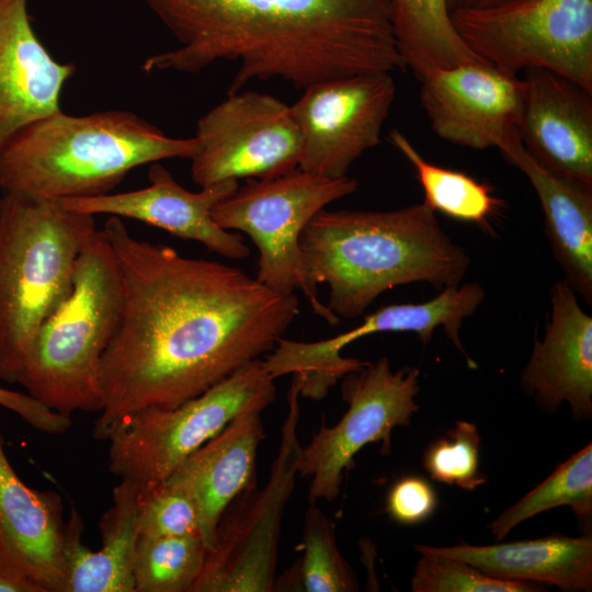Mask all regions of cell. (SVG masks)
I'll list each match as a JSON object with an SVG mask.
<instances>
[{
    "instance_id": "obj_1",
    "label": "cell",
    "mask_w": 592,
    "mask_h": 592,
    "mask_svg": "<svg viewBox=\"0 0 592 592\" xmlns=\"http://www.w3.org/2000/svg\"><path fill=\"white\" fill-rule=\"evenodd\" d=\"M102 229L121 266L124 304L101 362L95 440L107 441L137 411L177 407L260 358L299 314L294 293L238 267L140 240L119 217Z\"/></svg>"
},
{
    "instance_id": "obj_2",
    "label": "cell",
    "mask_w": 592,
    "mask_h": 592,
    "mask_svg": "<svg viewBox=\"0 0 592 592\" xmlns=\"http://www.w3.org/2000/svg\"><path fill=\"white\" fill-rule=\"evenodd\" d=\"M178 45L146 72H200L237 64L228 93L253 80L298 89L403 67L389 0H145Z\"/></svg>"
},
{
    "instance_id": "obj_3",
    "label": "cell",
    "mask_w": 592,
    "mask_h": 592,
    "mask_svg": "<svg viewBox=\"0 0 592 592\" xmlns=\"http://www.w3.org/2000/svg\"><path fill=\"white\" fill-rule=\"evenodd\" d=\"M299 244L309 281L329 286L327 307L346 319L399 285H458L470 262L423 204L385 212L323 208Z\"/></svg>"
},
{
    "instance_id": "obj_4",
    "label": "cell",
    "mask_w": 592,
    "mask_h": 592,
    "mask_svg": "<svg viewBox=\"0 0 592 592\" xmlns=\"http://www.w3.org/2000/svg\"><path fill=\"white\" fill-rule=\"evenodd\" d=\"M197 138H173L129 111L89 115L60 111L36 119L0 145V190L49 200L112 193L133 169L192 159Z\"/></svg>"
},
{
    "instance_id": "obj_5",
    "label": "cell",
    "mask_w": 592,
    "mask_h": 592,
    "mask_svg": "<svg viewBox=\"0 0 592 592\" xmlns=\"http://www.w3.org/2000/svg\"><path fill=\"white\" fill-rule=\"evenodd\" d=\"M94 216L56 200L0 197V379L18 384L35 335L72 288Z\"/></svg>"
},
{
    "instance_id": "obj_6",
    "label": "cell",
    "mask_w": 592,
    "mask_h": 592,
    "mask_svg": "<svg viewBox=\"0 0 592 592\" xmlns=\"http://www.w3.org/2000/svg\"><path fill=\"white\" fill-rule=\"evenodd\" d=\"M123 304L119 263L96 229L78 259L71 292L37 331L18 384L60 414L100 412L101 362Z\"/></svg>"
},
{
    "instance_id": "obj_7",
    "label": "cell",
    "mask_w": 592,
    "mask_h": 592,
    "mask_svg": "<svg viewBox=\"0 0 592 592\" xmlns=\"http://www.w3.org/2000/svg\"><path fill=\"white\" fill-rule=\"evenodd\" d=\"M274 380L258 358L177 407L135 412L107 439L110 471L143 489L163 482L236 417L269 407Z\"/></svg>"
},
{
    "instance_id": "obj_8",
    "label": "cell",
    "mask_w": 592,
    "mask_h": 592,
    "mask_svg": "<svg viewBox=\"0 0 592 592\" xmlns=\"http://www.w3.org/2000/svg\"><path fill=\"white\" fill-rule=\"evenodd\" d=\"M357 180L327 178L296 168L269 179H247L244 185L212 209L226 230L247 234L259 251L257 280L287 295L300 291L315 314L330 325L339 322L319 297L304 264L300 235L316 214L354 193Z\"/></svg>"
},
{
    "instance_id": "obj_9",
    "label": "cell",
    "mask_w": 592,
    "mask_h": 592,
    "mask_svg": "<svg viewBox=\"0 0 592 592\" xmlns=\"http://www.w3.org/2000/svg\"><path fill=\"white\" fill-rule=\"evenodd\" d=\"M299 391L292 382L270 476L240 493L221 514L215 544L190 592L274 591L283 514L298 475Z\"/></svg>"
},
{
    "instance_id": "obj_10",
    "label": "cell",
    "mask_w": 592,
    "mask_h": 592,
    "mask_svg": "<svg viewBox=\"0 0 592 592\" xmlns=\"http://www.w3.org/2000/svg\"><path fill=\"white\" fill-rule=\"evenodd\" d=\"M451 18L480 59L515 75L549 70L592 92V0H512Z\"/></svg>"
},
{
    "instance_id": "obj_11",
    "label": "cell",
    "mask_w": 592,
    "mask_h": 592,
    "mask_svg": "<svg viewBox=\"0 0 592 592\" xmlns=\"http://www.w3.org/2000/svg\"><path fill=\"white\" fill-rule=\"evenodd\" d=\"M419 369L392 372L387 357L369 363L343 377L341 392L348 403L343 417L332 426L321 420L311 441L301 447L298 475L309 477L308 499L333 501L355 455L369 443L390 449L396 426L408 425L418 411Z\"/></svg>"
},
{
    "instance_id": "obj_12",
    "label": "cell",
    "mask_w": 592,
    "mask_h": 592,
    "mask_svg": "<svg viewBox=\"0 0 592 592\" xmlns=\"http://www.w3.org/2000/svg\"><path fill=\"white\" fill-rule=\"evenodd\" d=\"M191 175L201 187L269 179L298 168L301 136L292 106L257 91L227 93L201 116Z\"/></svg>"
},
{
    "instance_id": "obj_13",
    "label": "cell",
    "mask_w": 592,
    "mask_h": 592,
    "mask_svg": "<svg viewBox=\"0 0 592 592\" xmlns=\"http://www.w3.org/2000/svg\"><path fill=\"white\" fill-rule=\"evenodd\" d=\"M391 72H367L314 83L292 111L301 136L298 168L342 178L380 133L396 98Z\"/></svg>"
},
{
    "instance_id": "obj_14",
    "label": "cell",
    "mask_w": 592,
    "mask_h": 592,
    "mask_svg": "<svg viewBox=\"0 0 592 592\" xmlns=\"http://www.w3.org/2000/svg\"><path fill=\"white\" fill-rule=\"evenodd\" d=\"M419 81L435 135L471 149L499 148L519 134L524 82L482 59L434 68Z\"/></svg>"
},
{
    "instance_id": "obj_15",
    "label": "cell",
    "mask_w": 592,
    "mask_h": 592,
    "mask_svg": "<svg viewBox=\"0 0 592 592\" xmlns=\"http://www.w3.org/2000/svg\"><path fill=\"white\" fill-rule=\"evenodd\" d=\"M148 179V186L135 191L56 201L75 213L92 216L105 214L146 223L173 236L195 240L228 259L241 260L250 255L243 238L221 228L212 217L213 207L237 191V180L191 192L180 185L159 162L151 163Z\"/></svg>"
},
{
    "instance_id": "obj_16",
    "label": "cell",
    "mask_w": 592,
    "mask_h": 592,
    "mask_svg": "<svg viewBox=\"0 0 592 592\" xmlns=\"http://www.w3.org/2000/svg\"><path fill=\"white\" fill-rule=\"evenodd\" d=\"M520 139L550 173L592 185V92L549 70H524Z\"/></svg>"
},
{
    "instance_id": "obj_17",
    "label": "cell",
    "mask_w": 592,
    "mask_h": 592,
    "mask_svg": "<svg viewBox=\"0 0 592 592\" xmlns=\"http://www.w3.org/2000/svg\"><path fill=\"white\" fill-rule=\"evenodd\" d=\"M550 305L544 338L534 340L522 385L543 408L554 410L566 401L578 417H590L592 318L566 280L551 287Z\"/></svg>"
},
{
    "instance_id": "obj_18",
    "label": "cell",
    "mask_w": 592,
    "mask_h": 592,
    "mask_svg": "<svg viewBox=\"0 0 592 592\" xmlns=\"http://www.w3.org/2000/svg\"><path fill=\"white\" fill-rule=\"evenodd\" d=\"M72 64L56 61L36 36L27 0H0V145L23 126L60 111Z\"/></svg>"
},
{
    "instance_id": "obj_19",
    "label": "cell",
    "mask_w": 592,
    "mask_h": 592,
    "mask_svg": "<svg viewBox=\"0 0 592 592\" xmlns=\"http://www.w3.org/2000/svg\"><path fill=\"white\" fill-rule=\"evenodd\" d=\"M64 528L61 498L22 481L7 456L0 430V557L44 592H66Z\"/></svg>"
},
{
    "instance_id": "obj_20",
    "label": "cell",
    "mask_w": 592,
    "mask_h": 592,
    "mask_svg": "<svg viewBox=\"0 0 592 592\" xmlns=\"http://www.w3.org/2000/svg\"><path fill=\"white\" fill-rule=\"evenodd\" d=\"M261 412H243L187 456L164 480L185 491L197 509L209 551L219 519L244 490L257 485V453L265 437Z\"/></svg>"
},
{
    "instance_id": "obj_21",
    "label": "cell",
    "mask_w": 592,
    "mask_h": 592,
    "mask_svg": "<svg viewBox=\"0 0 592 592\" xmlns=\"http://www.w3.org/2000/svg\"><path fill=\"white\" fill-rule=\"evenodd\" d=\"M141 496L143 488L137 483L119 480L111 506L100 519L101 548L95 551L82 544L83 520L71 506L62 537L66 592H135L133 569Z\"/></svg>"
},
{
    "instance_id": "obj_22",
    "label": "cell",
    "mask_w": 592,
    "mask_h": 592,
    "mask_svg": "<svg viewBox=\"0 0 592 592\" xmlns=\"http://www.w3.org/2000/svg\"><path fill=\"white\" fill-rule=\"evenodd\" d=\"M528 179L539 198L553 254L577 295L592 303V185L557 177L540 167L520 135L498 148Z\"/></svg>"
},
{
    "instance_id": "obj_23",
    "label": "cell",
    "mask_w": 592,
    "mask_h": 592,
    "mask_svg": "<svg viewBox=\"0 0 592 592\" xmlns=\"http://www.w3.org/2000/svg\"><path fill=\"white\" fill-rule=\"evenodd\" d=\"M432 548L500 579L548 583L565 591L592 588L591 535H549L488 546L462 543Z\"/></svg>"
},
{
    "instance_id": "obj_24",
    "label": "cell",
    "mask_w": 592,
    "mask_h": 592,
    "mask_svg": "<svg viewBox=\"0 0 592 592\" xmlns=\"http://www.w3.org/2000/svg\"><path fill=\"white\" fill-rule=\"evenodd\" d=\"M389 1L394 36L402 65L410 68L418 79L434 68L480 59L455 30L447 0Z\"/></svg>"
},
{
    "instance_id": "obj_25",
    "label": "cell",
    "mask_w": 592,
    "mask_h": 592,
    "mask_svg": "<svg viewBox=\"0 0 592 592\" xmlns=\"http://www.w3.org/2000/svg\"><path fill=\"white\" fill-rule=\"evenodd\" d=\"M389 139L415 170L424 193V206L457 220L489 227L490 218L502 207L489 184L429 162L398 129L390 130Z\"/></svg>"
},
{
    "instance_id": "obj_26",
    "label": "cell",
    "mask_w": 592,
    "mask_h": 592,
    "mask_svg": "<svg viewBox=\"0 0 592 592\" xmlns=\"http://www.w3.org/2000/svg\"><path fill=\"white\" fill-rule=\"evenodd\" d=\"M301 550L300 558L275 588L306 592L358 590L355 573L338 548L333 522L315 503L305 513Z\"/></svg>"
},
{
    "instance_id": "obj_27",
    "label": "cell",
    "mask_w": 592,
    "mask_h": 592,
    "mask_svg": "<svg viewBox=\"0 0 592 592\" xmlns=\"http://www.w3.org/2000/svg\"><path fill=\"white\" fill-rule=\"evenodd\" d=\"M569 505L577 516L588 519L592 511L591 444L560 464L554 473L502 512L490 525L497 539H502L521 522L549 509Z\"/></svg>"
},
{
    "instance_id": "obj_28",
    "label": "cell",
    "mask_w": 592,
    "mask_h": 592,
    "mask_svg": "<svg viewBox=\"0 0 592 592\" xmlns=\"http://www.w3.org/2000/svg\"><path fill=\"white\" fill-rule=\"evenodd\" d=\"M207 551L198 536H139L133 569L135 592H190Z\"/></svg>"
},
{
    "instance_id": "obj_29",
    "label": "cell",
    "mask_w": 592,
    "mask_h": 592,
    "mask_svg": "<svg viewBox=\"0 0 592 592\" xmlns=\"http://www.w3.org/2000/svg\"><path fill=\"white\" fill-rule=\"evenodd\" d=\"M421 554L411 581L414 592H534L533 582L488 576L458 559L436 553L431 546L415 545Z\"/></svg>"
},
{
    "instance_id": "obj_30",
    "label": "cell",
    "mask_w": 592,
    "mask_h": 592,
    "mask_svg": "<svg viewBox=\"0 0 592 592\" xmlns=\"http://www.w3.org/2000/svg\"><path fill=\"white\" fill-rule=\"evenodd\" d=\"M480 444L476 424L457 421L445 437L428 447L423 456L424 468L436 481L474 490L486 481L479 471Z\"/></svg>"
},
{
    "instance_id": "obj_31",
    "label": "cell",
    "mask_w": 592,
    "mask_h": 592,
    "mask_svg": "<svg viewBox=\"0 0 592 592\" xmlns=\"http://www.w3.org/2000/svg\"><path fill=\"white\" fill-rule=\"evenodd\" d=\"M139 536L201 537L198 513L191 497L167 481L143 489Z\"/></svg>"
},
{
    "instance_id": "obj_32",
    "label": "cell",
    "mask_w": 592,
    "mask_h": 592,
    "mask_svg": "<svg viewBox=\"0 0 592 592\" xmlns=\"http://www.w3.org/2000/svg\"><path fill=\"white\" fill-rule=\"evenodd\" d=\"M436 506L433 488L419 477H406L396 482L387 497V511L403 524H415L428 519Z\"/></svg>"
},
{
    "instance_id": "obj_33",
    "label": "cell",
    "mask_w": 592,
    "mask_h": 592,
    "mask_svg": "<svg viewBox=\"0 0 592 592\" xmlns=\"http://www.w3.org/2000/svg\"><path fill=\"white\" fill-rule=\"evenodd\" d=\"M0 406L18 414L26 424L49 435L66 433L72 425L71 417L60 414L26 392L0 386Z\"/></svg>"
},
{
    "instance_id": "obj_34",
    "label": "cell",
    "mask_w": 592,
    "mask_h": 592,
    "mask_svg": "<svg viewBox=\"0 0 592 592\" xmlns=\"http://www.w3.org/2000/svg\"><path fill=\"white\" fill-rule=\"evenodd\" d=\"M0 592H44L12 562L0 557Z\"/></svg>"
},
{
    "instance_id": "obj_35",
    "label": "cell",
    "mask_w": 592,
    "mask_h": 592,
    "mask_svg": "<svg viewBox=\"0 0 592 592\" xmlns=\"http://www.w3.org/2000/svg\"><path fill=\"white\" fill-rule=\"evenodd\" d=\"M512 0H447L451 12L456 10H482L502 5Z\"/></svg>"
}]
</instances>
